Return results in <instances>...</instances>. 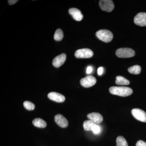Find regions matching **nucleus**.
Segmentation results:
<instances>
[{"label":"nucleus","instance_id":"obj_7","mask_svg":"<svg viewBox=\"0 0 146 146\" xmlns=\"http://www.w3.org/2000/svg\"><path fill=\"white\" fill-rule=\"evenodd\" d=\"M99 5L102 10L108 12H111L114 8V3L111 0H101Z\"/></svg>","mask_w":146,"mask_h":146},{"label":"nucleus","instance_id":"obj_1","mask_svg":"<svg viewBox=\"0 0 146 146\" xmlns=\"http://www.w3.org/2000/svg\"><path fill=\"white\" fill-rule=\"evenodd\" d=\"M109 90L110 94L121 97L128 96L133 93L132 89L125 86H112Z\"/></svg>","mask_w":146,"mask_h":146},{"label":"nucleus","instance_id":"obj_6","mask_svg":"<svg viewBox=\"0 0 146 146\" xmlns=\"http://www.w3.org/2000/svg\"><path fill=\"white\" fill-rule=\"evenodd\" d=\"M131 114L136 119L143 122H146V113L142 110L134 108L131 110Z\"/></svg>","mask_w":146,"mask_h":146},{"label":"nucleus","instance_id":"obj_13","mask_svg":"<svg viewBox=\"0 0 146 146\" xmlns=\"http://www.w3.org/2000/svg\"><path fill=\"white\" fill-rule=\"evenodd\" d=\"M54 120L58 125H59L60 127L65 128L68 127V121L63 115H56L54 117Z\"/></svg>","mask_w":146,"mask_h":146},{"label":"nucleus","instance_id":"obj_16","mask_svg":"<svg viewBox=\"0 0 146 146\" xmlns=\"http://www.w3.org/2000/svg\"><path fill=\"white\" fill-rule=\"evenodd\" d=\"M96 124L91 120L85 121L83 123V126L84 130L86 131H92L93 127Z\"/></svg>","mask_w":146,"mask_h":146},{"label":"nucleus","instance_id":"obj_25","mask_svg":"<svg viewBox=\"0 0 146 146\" xmlns=\"http://www.w3.org/2000/svg\"><path fill=\"white\" fill-rule=\"evenodd\" d=\"M18 1H17V0H9V1H8L10 5H13Z\"/></svg>","mask_w":146,"mask_h":146},{"label":"nucleus","instance_id":"obj_8","mask_svg":"<svg viewBox=\"0 0 146 146\" xmlns=\"http://www.w3.org/2000/svg\"><path fill=\"white\" fill-rule=\"evenodd\" d=\"M134 23L139 26H146V13L141 12L138 13L134 17Z\"/></svg>","mask_w":146,"mask_h":146},{"label":"nucleus","instance_id":"obj_24","mask_svg":"<svg viewBox=\"0 0 146 146\" xmlns=\"http://www.w3.org/2000/svg\"><path fill=\"white\" fill-rule=\"evenodd\" d=\"M92 71H93V68L91 66H89V67H87L86 71V72L87 74H91Z\"/></svg>","mask_w":146,"mask_h":146},{"label":"nucleus","instance_id":"obj_19","mask_svg":"<svg viewBox=\"0 0 146 146\" xmlns=\"http://www.w3.org/2000/svg\"><path fill=\"white\" fill-rule=\"evenodd\" d=\"M117 146H128L127 142L124 137L122 136H118L116 140Z\"/></svg>","mask_w":146,"mask_h":146},{"label":"nucleus","instance_id":"obj_4","mask_svg":"<svg viewBox=\"0 0 146 146\" xmlns=\"http://www.w3.org/2000/svg\"><path fill=\"white\" fill-rule=\"evenodd\" d=\"M93 55V52L88 48L78 50L75 53V56L77 58H89L92 57Z\"/></svg>","mask_w":146,"mask_h":146},{"label":"nucleus","instance_id":"obj_5","mask_svg":"<svg viewBox=\"0 0 146 146\" xmlns=\"http://www.w3.org/2000/svg\"><path fill=\"white\" fill-rule=\"evenodd\" d=\"M96 79L92 76H88L81 79L80 82L82 86L85 88H89L94 86L96 83Z\"/></svg>","mask_w":146,"mask_h":146},{"label":"nucleus","instance_id":"obj_11","mask_svg":"<svg viewBox=\"0 0 146 146\" xmlns=\"http://www.w3.org/2000/svg\"><path fill=\"white\" fill-rule=\"evenodd\" d=\"M48 97L50 100L57 102H63L65 100V97L63 95L56 92H52L49 93Z\"/></svg>","mask_w":146,"mask_h":146},{"label":"nucleus","instance_id":"obj_3","mask_svg":"<svg viewBox=\"0 0 146 146\" xmlns=\"http://www.w3.org/2000/svg\"><path fill=\"white\" fill-rule=\"evenodd\" d=\"M116 54L118 57L127 58L133 57L135 55V52L130 48H121L117 50Z\"/></svg>","mask_w":146,"mask_h":146},{"label":"nucleus","instance_id":"obj_17","mask_svg":"<svg viewBox=\"0 0 146 146\" xmlns=\"http://www.w3.org/2000/svg\"><path fill=\"white\" fill-rule=\"evenodd\" d=\"M141 68L139 65H135L128 69V71L131 74H139L141 72Z\"/></svg>","mask_w":146,"mask_h":146},{"label":"nucleus","instance_id":"obj_10","mask_svg":"<svg viewBox=\"0 0 146 146\" xmlns=\"http://www.w3.org/2000/svg\"><path fill=\"white\" fill-rule=\"evenodd\" d=\"M87 117L89 120H91L97 125L100 123L103 120L102 115L98 112H92L89 113L87 115Z\"/></svg>","mask_w":146,"mask_h":146},{"label":"nucleus","instance_id":"obj_22","mask_svg":"<svg viewBox=\"0 0 146 146\" xmlns=\"http://www.w3.org/2000/svg\"><path fill=\"white\" fill-rule=\"evenodd\" d=\"M136 146H146V143L143 141L140 140L137 142Z\"/></svg>","mask_w":146,"mask_h":146},{"label":"nucleus","instance_id":"obj_15","mask_svg":"<svg viewBox=\"0 0 146 146\" xmlns=\"http://www.w3.org/2000/svg\"><path fill=\"white\" fill-rule=\"evenodd\" d=\"M115 83L117 85H127L129 84L130 82L123 77L121 76H117L116 77Z\"/></svg>","mask_w":146,"mask_h":146},{"label":"nucleus","instance_id":"obj_2","mask_svg":"<svg viewBox=\"0 0 146 146\" xmlns=\"http://www.w3.org/2000/svg\"><path fill=\"white\" fill-rule=\"evenodd\" d=\"M96 35L99 39L106 43L111 42L113 38L112 33L106 29L100 30L97 32Z\"/></svg>","mask_w":146,"mask_h":146},{"label":"nucleus","instance_id":"obj_18","mask_svg":"<svg viewBox=\"0 0 146 146\" xmlns=\"http://www.w3.org/2000/svg\"><path fill=\"white\" fill-rule=\"evenodd\" d=\"M63 32L60 29H58L55 33L54 38L56 41H60L63 39Z\"/></svg>","mask_w":146,"mask_h":146},{"label":"nucleus","instance_id":"obj_20","mask_svg":"<svg viewBox=\"0 0 146 146\" xmlns=\"http://www.w3.org/2000/svg\"><path fill=\"white\" fill-rule=\"evenodd\" d=\"M24 106L26 109L29 110H33L35 109V106L33 103L29 101H25L24 102Z\"/></svg>","mask_w":146,"mask_h":146},{"label":"nucleus","instance_id":"obj_12","mask_svg":"<svg viewBox=\"0 0 146 146\" xmlns=\"http://www.w3.org/2000/svg\"><path fill=\"white\" fill-rule=\"evenodd\" d=\"M69 13L76 21H80L83 19V16L81 11L78 9L72 8L69 10Z\"/></svg>","mask_w":146,"mask_h":146},{"label":"nucleus","instance_id":"obj_14","mask_svg":"<svg viewBox=\"0 0 146 146\" xmlns=\"http://www.w3.org/2000/svg\"><path fill=\"white\" fill-rule=\"evenodd\" d=\"M33 123L35 126L39 128H45L47 125L46 123L40 118L34 119L33 121Z\"/></svg>","mask_w":146,"mask_h":146},{"label":"nucleus","instance_id":"obj_21","mask_svg":"<svg viewBox=\"0 0 146 146\" xmlns=\"http://www.w3.org/2000/svg\"><path fill=\"white\" fill-rule=\"evenodd\" d=\"M101 127L98 125L96 124L93 127L92 131L95 134H98L101 132Z\"/></svg>","mask_w":146,"mask_h":146},{"label":"nucleus","instance_id":"obj_23","mask_svg":"<svg viewBox=\"0 0 146 146\" xmlns=\"http://www.w3.org/2000/svg\"><path fill=\"white\" fill-rule=\"evenodd\" d=\"M104 72V68L102 67H100L98 70V75L101 76L102 74Z\"/></svg>","mask_w":146,"mask_h":146},{"label":"nucleus","instance_id":"obj_9","mask_svg":"<svg viewBox=\"0 0 146 146\" xmlns=\"http://www.w3.org/2000/svg\"><path fill=\"white\" fill-rule=\"evenodd\" d=\"M66 59V54H61L54 58L52 61V65L55 68H59L64 64Z\"/></svg>","mask_w":146,"mask_h":146}]
</instances>
